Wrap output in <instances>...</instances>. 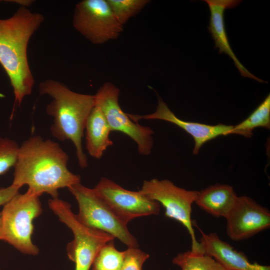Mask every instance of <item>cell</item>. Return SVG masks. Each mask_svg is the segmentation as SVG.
<instances>
[{
	"instance_id": "obj_1",
	"label": "cell",
	"mask_w": 270,
	"mask_h": 270,
	"mask_svg": "<svg viewBox=\"0 0 270 270\" xmlns=\"http://www.w3.org/2000/svg\"><path fill=\"white\" fill-rule=\"evenodd\" d=\"M68 159L58 143L31 136L20 146L12 184L20 188L26 184L28 190L40 196L46 193L58 198V189L80 182V176L68 169Z\"/></svg>"
},
{
	"instance_id": "obj_2",
	"label": "cell",
	"mask_w": 270,
	"mask_h": 270,
	"mask_svg": "<svg viewBox=\"0 0 270 270\" xmlns=\"http://www.w3.org/2000/svg\"><path fill=\"white\" fill-rule=\"evenodd\" d=\"M44 19L42 14L23 6L11 17L0 19V64L12 87L14 104L19 106L24 98L31 94L34 84L27 48L30 38Z\"/></svg>"
},
{
	"instance_id": "obj_3",
	"label": "cell",
	"mask_w": 270,
	"mask_h": 270,
	"mask_svg": "<svg viewBox=\"0 0 270 270\" xmlns=\"http://www.w3.org/2000/svg\"><path fill=\"white\" fill-rule=\"evenodd\" d=\"M38 88L40 95L52 98L46 112L53 118L50 128L52 136L60 141L70 140L76 148L80 166L86 168L88 162L82 138L88 118L95 106L94 95L74 92L64 84L50 79L40 82Z\"/></svg>"
},
{
	"instance_id": "obj_4",
	"label": "cell",
	"mask_w": 270,
	"mask_h": 270,
	"mask_svg": "<svg viewBox=\"0 0 270 270\" xmlns=\"http://www.w3.org/2000/svg\"><path fill=\"white\" fill-rule=\"evenodd\" d=\"M42 212L40 196L28 190L19 192L4 206L2 214V240L24 254L36 256L38 247L32 240L33 220Z\"/></svg>"
},
{
	"instance_id": "obj_5",
	"label": "cell",
	"mask_w": 270,
	"mask_h": 270,
	"mask_svg": "<svg viewBox=\"0 0 270 270\" xmlns=\"http://www.w3.org/2000/svg\"><path fill=\"white\" fill-rule=\"evenodd\" d=\"M78 206V220L84 225L106 232L118 238L128 248H138L136 238L110 206L96 192L94 188L80 184L68 188Z\"/></svg>"
},
{
	"instance_id": "obj_6",
	"label": "cell",
	"mask_w": 270,
	"mask_h": 270,
	"mask_svg": "<svg viewBox=\"0 0 270 270\" xmlns=\"http://www.w3.org/2000/svg\"><path fill=\"white\" fill-rule=\"evenodd\" d=\"M48 206L73 234L74 239L68 244L66 251L69 259L75 264V270H90L100 248L115 238L82 224L72 212L70 204L58 198L50 199Z\"/></svg>"
},
{
	"instance_id": "obj_7",
	"label": "cell",
	"mask_w": 270,
	"mask_h": 270,
	"mask_svg": "<svg viewBox=\"0 0 270 270\" xmlns=\"http://www.w3.org/2000/svg\"><path fill=\"white\" fill-rule=\"evenodd\" d=\"M140 191L161 204L165 208L166 216L178 222L186 228L191 238L192 252L204 254L196 238L191 218L192 204L198 191L178 187L168 180L156 178L144 180Z\"/></svg>"
},
{
	"instance_id": "obj_8",
	"label": "cell",
	"mask_w": 270,
	"mask_h": 270,
	"mask_svg": "<svg viewBox=\"0 0 270 270\" xmlns=\"http://www.w3.org/2000/svg\"><path fill=\"white\" fill-rule=\"evenodd\" d=\"M120 90L113 84L106 82L94 95L95 106L102 110L111 132H121L137 144L140 154H150L153 147V130L132 120L121 108L118 98Z\"/></svg>"
},
{
	"instance_id": "obj_9",
	"label": "cell",
	"mask_w": 270,
	"mask_h": 270,
	"mask_svg": "<svg viewBox=\"0 0 270 270\" xmlns=\"http://www.w3.org/2000/svg\"><path fill=\"white\" fill-rule=\"evenodd\" d=\"M73 27L92 43L117 38L123 30L106 0H83L76 6Z\"/></svg>"
},
{
	"instance_id": "obj_10",
	"label": "cell",
	"mask_w": 270,
	"mask_h": 270,
	"mask_svg": "<svg viewBox=\"0 0 270 270\" xmlns=\"http://www.w3.org/2000/svg\"><path fill=\"white\" fill-rule=\"evenodd\" d=\"M96 192L126 224L141 216L158 215L160 204L142 192L124 189L102 177L93 188Z\"/></svg>"
},
{
	"instance_id": "obj_11",
	"label": "cell",
	"mask_w": 270,
	"mask_h": 270,
	"mask_svg": "<svg viewBox=\"0 0 270 270\" xmlns=\"http://www.w3.org/2000/svg\"><path fill=\"white\" fill-rule=\"evenodd\" d=\"M226 234L234 241L250 238L270 226V212L252 198L238 196L226 218Z\"/></svg>"
},
{
	"instance_id": "obj_12",
	"label": "cell",
	"mask_w": 270,
	"mask_h": 270,
	"mask_svg": "<svg viewBox=\"0 0 270 270\" xmlns=\"http://www.w3.org/2000/svg\"><path fill=\"white\" fill-rule=\"evenodd\" d=\"M156 111L150 114L139 115L127 114L134 122L138 123L140 120H159L172 123L183 129L194 138V146L192 154H198L203 144L220 136L228 135L233 126L218 124L210 125L196 122L185 121L178 118L169 108L162 99L158 96Z\"/></svg>"
},
{
	"instance_id": "obj_13",
	"label": "cell",
	"mask_w": 270,
	"mask_h": 270,
	"mask_svg": "<svg viewBox=\"0 0 270 270\" xmlns=\"http://www.w3.org/2000/svg\"><path fill=\"white\" fill-rule=\"evenodd\" d=\"M201 233L199 242L203 252L214 258L227 270H270L269 266L250 262L242 252L222 240L216 233Z\"/></svg>"
},
{
	"instance_id": "obj_14",
	"label": "cell",
	"mask_w": 270,
	"mask_h": 270,
	"mask_svg": "<svg viewBox=\"0 0 270 270\" xmlns=\"http://www.w3.org/2000/svg\"><path fill=\"white\" fill-rule=\"evenodd\" d=\"M210 10V16L208 30L218 48L219 53L228 55L234 61L240 74L244 77L264 82L263 80L250 73L239 61L233 52L227 36L224 21L225 10L238 6L242 2L239 0H204Z\"/></svg>"
},
{
	"instance_id": "obj_15",
	"label": "cell",
	"mask_w": 270,
	"mask_h": 270,
	"mask_svg": "<svg viewBox=\"0 0 270 270\" xmlns=\"http://www.w3.org/2000/svg\"><path fill=\"white\" fill-rule=\"evenodd\" d=\"M238 196L232 186L216 184L198 191L194 202L209 214L226 218Z\"/></svg>"
},
{
	"instance_id": "obj_16",
	"label": "cell",
	"mask_w": 270,
	"mask_h": 270,
	"mask_svg": "<svg viewBox=\"0 0 270 270\" xmlns=\"http://www.w3.org/2000/svg\"><path fill=\"white\" fill-rule=\"evenodd\" d=\"M86 144L88 153L100 159L108 147L113 144L110 139V128L100 108L95 106L90 112L85 126Z\"/></svg>"
},
{
	"instance_id": "obj_17",
	"label": "cell",
	"mask_w": 270,
	"mask_h": 270,
	"mask_svg": "<svg viewBox=\"0 0 270 270\" xmlns=\"http://www.w3.org/2000/svg\"><path fill=\"white\" fill-rule=\"evenodd\" d=\"M262 127L270 128V94H268L250 115L238 124L233 126L228 134H236L250 138L253 130Z\"/></svg>"
},
{
	"instance_id": "obj_18",
	"label": "cell",
	"mask_w": 270,
	"mask_h": 270,
	"mask_svg": "<svg viewBox=\"0 0 270 270\" xmlns=\"http://www.w3.org/2000/svg\"><path fill=\"white\" fill-rule=\"evenodd\" d=\"M181 270H227L212 257L190 250L178 254L172 260Z\"/></svg>"
},
{
	"instance_id": "obj_19",
	"label": "cell",
	"mask_w": 270,
	"mask_h": 270,
	"mask_svg": "<svg viewBox=\"0 0 270 270\" xmlns=\"http://www.w3.org/2000/svg\"><path fill=\"white\" fill-rule=\"evenodd\" d=\"M124 258V251L118 250L114 240L104 244L98 250L92 264L91 270H120Z\"/></svg>"
},
{
	"instance_id": "obj_20",
	"label": "cell",
	"mask_w": 270,
	"mask_h": 270,
	"mask_svg": "<svg viewBox=\"0 0 270 270\" xmlns=\"http://www.w3.org/2000/svg\"><path fill=\"white\" fill-rule=\"evenodd\" d=\"M114 14L122 26L150 2L148 0H106Z\"/></svg>"
},
{
	"instance_id": "obj_21",
	"label": "cell",
	"mask_w": 270,
	"mask_h": 270,
	"mask_svg": "<svg viewBox=\"0 0 270 270\" xmlns=\"http://www.w3.org/2000/svg\"><path fill=\"white\" fill-rule=\"evenodd\" d=\"M20 146L14 140L0 137V175L14 167Z\"/></svg>"
},
{
	"instance_id": "obj_22",
	"label": "cell",
	"mask_w": 270,
	"mask_h": 270,
	"mask_svg": "<svg viewBox=\"0 0 270 270\" xmlns=\"http://www.w3.org/2000/svg\"><path fill=\"white\" fill-rule=\"evenodd\" d=\"M149 255L138 248H130L124 250V258L120 270H142Z\"/></svg>"
},
{
	"instance_id": "obj_23",
	"label": "cell",
	"mask_w": 270,
	"mask_h": 270,
	"mask_svg": "<svg viewBox=\"0 0 270 270\" xmlns=\"http://www.w3.org/2000/svg\"><path fill=\"white\" fill-rule=\"evenodd\" d=\"M20 188L12 184L10 186L0 188V206L4 205L19 192Z\"/></svg>"
},
{
	"instance_id": "obj_24",
	"label": "cell",
	"mask_w": 270,
	"mask_h": 270,
	"mask_svg": "<svg viewBox=\"0 0 270 270\" xmlns=\"http://www.w3.org/2000/svg\"><path fill=\"white\" fill-rule=\"evenodd\" d=\"M6 2H14L19 4L20 6L26 7L30 6L34 2L32 0H10Z\"/></svg>"
},
{
	"instance_id": "obj_25",
	"label": "cell",
	"mask_w": 270,
	"mask_h": 270,
	"mask_svg": "<svg viewBox=\"0 0 270 270\" xmlns=\"http://www.w3.org/2000/svg\"><path fill=\"white\" fill-rule=\"evenodd\" d=\"M0 240H2V214L0 212Z\"/></svg>"
}]
</instances>
